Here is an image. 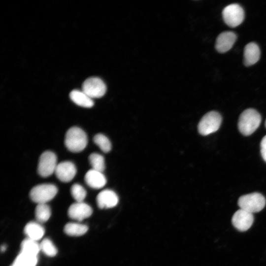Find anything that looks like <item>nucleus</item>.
I'll use <instances>...</instances> for the list:
<instances>
[{
	"mask_svg": "<svg viewBox=\"0 0 266 266\" xmlns=\"http://www.w3.org/2000/svg\"><path fill=\"white\" fill-rule=\"evenodd\" d=\"M93 141L103 152L107 153L111 150V142L109 139L104 134L98 133L95 135L93 138Z\"/></svg>",
	"mask_w": 266,
	"mask_h": 266,
	"instance_id": "23",
	"label": "nucleus"
},
{
	"mask_svg": "<svg viewBox=\"0 0 266 266\" xmlns=\"http://www.w3.org/2000/svg\"><path fill=\"white\" fill-rule=\"evenodd\" d=\"M222 17L225 23L234 28L243 22L244 12L242 7L237 3H233L226 6L222 11Z\"/></svg>",
	"mask_w": 266,
	"mask_h": 266,
	"instance_id": "7",
	"label": "nucleus"
},
{
	"mask_svg": "<svg viewBox=\"0 0 266 266\" xmlns=\"http://www.w3.org/2000/svg\"><path fill=\"white\" fill-rule=\"evenodd\" d=\"M37 257L20 252L10 266H35Z\"/></svg>",
	"mask_w": 266,
	"mask_h": 266,
	"instance_id": "20",
	"label": "nucleus"
},
{
	"mask_svg": "<svg viewBox=\"0 0 266 266\" xmlns=\"http://www.w3.org/2000/svg\"><path fill=\"white\" fill-rule=\"evenodd\" d=\"M82 91L91 99L99 98L105 94L106 87L100 78L91 77L86 79L83 82Z\"/></svg>",
	"mask_w": 266,
	"mask_h": 266,
	"instance_id": "8",
	"label": "nucleus"
},
{
	"mask_svg": "<svg viewBox=\"0 0 266 266\" xmlns=\"http://www.w3.org/2000/svg\"><path fill=\"white\" fill-rule=\"evenodd\" d=\"M69 97L72 101L79 106L89 108L94 105L92 99L82 90H74L70 92Z\"/></svg>",
	"mask_w": 266,
	"mask_h": 266,
	"instance_id": "17",
	"label": "nucleus"
},
{
	"mask_svg": "<svg viewBox=\"0 0 266 266\" xmlns=\"http://www.w3.org/2000/svg\"><path fill=\"white\" fill-rule=\"evenodd\" d=\"M261 122V116L255 109L248 108L240 115L238 121V128L244 135L252 134L259 127Z\"/></svg>",
	"mask_w": 266,
	"mask_h": 266,
	"instance_id": "1",
	"label": "nucleus"
},
{
	"mask_svg": "<svg viewBox=\"0 0 266 266\" xmlns=\"http://www.w3.org/2000/svg\"><path fill=\"white\" fill-rule=\"evenodd\" d=\"M260 147L262 157L264 160L266 162V135L261 140Z\"/></svg>",
	"mask_w": 266,
	"mask_h": 266,
	"instance_id": "26",
	"label": "nucleus"
},
{
	"mask_svg": "<svg viewBox=\"0 0 266 266\" xmlns=\"http://www.w3.org/2000/svg\"><path fill=\"white\" fill-rule=\"evenodd\" d=\"M86 225L77 223H69L64 227L65 233L70 236H80L85 234L88 231Z\"/></svg>",
	"mask_w": 266,
	"mask_h": 266,
	"instance_id": "19",
	"label": "nucleus"
},
{
	"mask_svg": "<svg viewBox=\"0 0 266 266\" xmlns=\"http://www.w3.org/2000/svg\"><path fill=\"white\" fill-rule=\"evenodd\" d=\"M97 202L100 208H109L115 206L118 202L117 194L110 190L101 191L97 197Z\"/></svg>",
	"mask_w": 266,
	"mask_h": 266,
	"instance_id": "13",
	"label": "nucleus"
},
{
	"mask_svg": "<svg viewBox=\"0 0 266 266\" xmlns=\"http://www.w3.org/2000/svg\"><path fill=\"white\" fill-rule=\"evenodd\" d=\"M71 194L76 202H83L86 196V191L81 185L75 183L70 188Z\"/></svg>",
	"mask_w": 266,
	"mask_h": 266,
	"instance_id": "25",
	"label": "nucleus"
},
{
	"mask_svg": "<svg viewBox=\"0 0 266 266\" xmlns=\"http://www.w3.org/2000/svg\"><path fill=\"white\" fill-rule=\"evenodd\" d=\"M253 222V214L241 209L237 210L232 219L233 225L240 232L248 230L252 225Z\"/></svg>",
	"mask_w": 266,
	"mask_h": 266,
	"instance_id": "9",
	"label": "nucleus"
},
{
	"mask_svg": "<svg viewBox=\"0 0 266 266\" xmlns=\"http://www.w3.org/2000/svg\"><path fill=\"white\" fill-rule=\"evenodd\" d=\"M57 158L56 154L52 151H46L40 155L37 172L43 177H47L55 173L57 166Z\"/></svg>",
	"mask_w": 266,
	"mask_h": 266,
	"instance_id": "6",
	"label": "nucleus"
},
{
	"mask_svg": "<svg viewBox=\"0 0 266 266\" xmlns=\"http://www.w3.org/2000/svg\"><path fill=\"white\" fill-rule=\"evenodd\" d=\"M76 173L75 166L70 161H64L58 164L55 171L58 179L63 182H70Z\"/></svg>",
	"mask_w": 266,
	"mask_h": 266,
	"instance_id": "10",
	"label": "nucleus"
},
{
	"mask_svg": "<svg viewBox=\"0 0 266 266\" xmlns=\"http://www.w3.org/2000/svg\"><path fill=\"white\" fill-rule=\"evenodd\" d=\"M92 212L91 206L83 202H76L72 204L67 211L68 215L70 218L79 221L88 218Z\"/></svg>",
	"mask_w": 266,
	"mask_h": 266,
	"instance_id": "11",
	"label": "nucleus"
},
{
	"mask_svg": "<svg viewBox=\"0 0 266 266\" xmlns=\"http://www.w3.org/2000/svg\"><path fill=\"white\" fill-rule=\"evenodd\" d=\"M265 127L266 128V121H265Z\"/></svg>",
	"mask_w": 266,
	"mask_h": 266,
	"instance_id": "28",
	"label": "nucleus"
},
{
	"mask_svg": "<svg viewBox=\"0 0 266 266\" xmlns=\"http://www.w3.org/2000/svg\"><path fill=\"white\" fill-rule=\"evenodd\" d=\"M86 183L94 189H100L104 186L106 179L102 172L91 169L88 170L84 177Z\"/></svg>",
	"mask_w": 266,
	"mask_h": 266,
	"instance_id": "14",
	"label": "nucleus"
},
{
	"mask_svg": "<svg viewBox=\"0 0 266 266\" xmlns=\"http://www.w3.org/2000/svg\"><path fill=\"white\" fill-rule=\"evenodd\" d=\"M58 192V188L52 184H42L34 186L30 192V197L37 204L46 203L52 200Z\"/></svg>",
	"mask_w": 266,
	"mask_h": 266,
	"instance_id": "4",
	"label": "nucleus"
},
{
	"mask_svg": "<svg viewBox=\"0 0 266 266\" xmlns=\"http://www.w3.org/2000/svg\"><path fill=\"white\" fill-rule=\"evenodd\" d=\"M265 198L259 193H252L239 197L237 204L240 209L251 213L261 211L265 206Z\"/></svg>",
	"mask_w": 266,
	"mask_h": 266,
	"instance_id": "3",
	"label": "nucleus"
},
{
	"mask_svg": "<svg viewBox=\"0 0 266 266\" xmlns=\"http://www.w3.org/2000/svg\"><path fill=\"white\" fill-rule=\"evenodd\" d=\"M236 39V34L232 32L221 33L216 38L215 48L221 53H224L231 49Z\"/></svg>",
	"mask_w": 266,
	"mask_h": 266,
	"instance_id": "12",
	"label": "nucleus"
},
{
	"mask_svg": "<svg viewBox=\"0 0 266 266\" xmlns=\"http://www.w3.org/2000/svg\"><path fill=\"white\" fill-rule=\"evenodd\" d=\"M51 216V209L46 203L37 204L35 209V217L38 223H44Z\"/></svg>",
	"mask_w": 266,
	"mask_h": 266,
	"instance_id": "21",
	"label": "nucleus"
},
{
	"mask_svg": "<svg viewBox=\"0 0 266 266\" xmlns=\"http://www.w3.org/2000/svg\"><path fill=\"white\" fill-rule=\"evenodd\" d=\"M40 250V245L36 241L27 238L23 240L21 244V253L33 256H37Z\"/></svg>",
	"mask_w": 266,
	"mask_h": 266,
	"instance_id": "18",
	"label": "nucleus"
},
{
	"mask_svg": "<svg viewBox=\"0 0 266 266\" xmlns=\"http://www.w3.org/2000/svg\"><path fill=\"white\" fill-rule=\"evenodd\" d=\"M222 120V117L218 112H208L199 122L198 126L199 133L202 135H207L216 132L220 127Z\"/></svg>",
	"mask_w": 266,
	"mask_h": 266,
	"instance_id": "5",
	"label": "nucleus"
},
{
	"mask_svg": "<svg viewBox=\"0 0 266 266\" xmlns=\"http://www.w3.org/2000/svg\"><path fill=\"white\" fill-rule=\"evenodd\" d=\"M6 246L5 245H3L1 246V251L2 252H4L6 250Z\"/></svg>",
	"mask_w": 266,
	"mask_h": 266,
	"instance_id": "27",
	"label": "nucleus"
},
{
	"mask_svg": "<svg viewBox=\"0 0 266 266\" xmlns=\"http://www.w3.org/2000/svg\"><path fill=\"white\" fill-rule=\"evenodd\" d=\"M44 232V228L38 222H30L24 228V233L28 238L36 241L42 237Z\"/></svg>",
	"mask_w": 266,
	"mask_h": 266,
	"instance_id": "16",
	"label": "nucleus"
},
{
	"mask_svg": "<svg viewBox=\"0 0 266 266\" xmlns=\"http://www.w3.org/2000/svg\"><path fill=\"white\" fill-rule=\"evenodd\" d=\"M40 250L49 257L55 256L58 252L57 249L52 242L48 238H44L39 244Z\"/></svg>",
	"mask_w": 266,
	"mask_h": 266,
	"instance_id": "24",
	"label": "nucleus"
},
{
	"mask_svg": "<svg viewBox=\"0 0 266 266\" xmlns=\"http://www.w3.org/2000/svg\"><path fill=\"white\" fill-rule=\"evenodd\" d=\"M88 159L92 169L102 172L105 169V161L101 155L93 153L90 155Z\"/></svg>",
	"mask_w": 266,
	"mask_h": 266,
	"instance_id": "22",
	"label": "nucleus"
},
{
	"mask_svg": "<svg viewBox=\"0 0 266 266\" xmlns=\"http://www.w3.org/2000/svg\"><path fill=\"white\" fill-rule=\"evenodd\" d=\"M88 138L85 132L80 128L73 127L66 132L65 144L67 149L74 153L83 151L86 147Z\"/></svg>",
	"mask_w": 266,
	"mask_h": 266,
	"instance_id": "2",
	"label": "nucleus"
},
{
	"mask_svg": "<svg viewBox=\"0 0 266 266\" xmlns=\"http://www.w3.org/2000/svg\"><path fill=\"white\" fill-rule=\"evenodd\" d=\"M260 57V50L255 42L246 45L244 49V63L246 66H250L256 63Z\"/></svg>",
	"mask_w": 266,
	"mask_h": 266,
	"instance_id": "15",
	"label": "nucleus"
}]
</instances>
